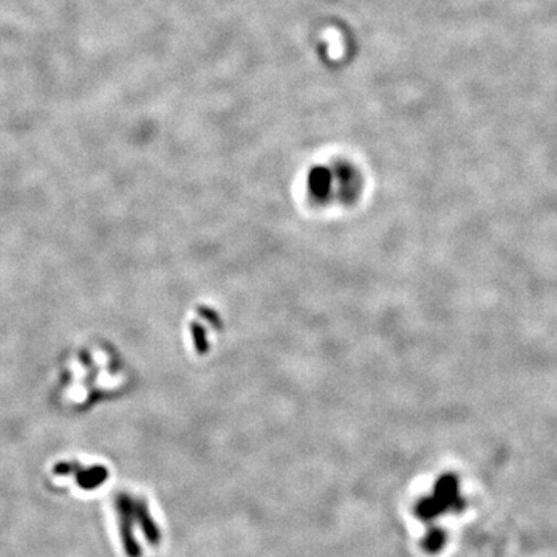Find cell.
Segmentation results:
<instances>
[{
    "instance_id": "obj_1",
    "label": "cell",
    "mask_w": 557,
    "mask_h": 557,
    "mask_svg": "<svg viewBox=\"0 0 557 557\" xmlns=\"http://www.w3.org/2000/svg\"><path fill=\"white\" fill-rule=\"evenodd\" d=\"M466 501L460 496L458 480L452 473H446L435 483L433 496L418 501L416 516L423 520H432L446 511L461 513Z\"/></svg>"
},
{
    "instance_id": "obj_2",
    "label": "cell",
    "mask_w": 557,
    "mask_h": 557,
    "mask_svg": "<svg viewBox=\"0 0 557 557\" xmlns=\"http://www.w3.org/2000/svg\"><path fill=\"white\" fill-rule=\"evenodd\" d=\"M107 473L104 469L95 468V469H89V471H81L78 472V485L84 489H93L99 486L102 481L106 480Z\"/></svg>"
},
{
    "instance_id": "obj_3",
    "label": "cell",
    "mask_w": 557,
    "mask_h": 557,
    "mask_svg": "<svg viewBox=\"0 0 557 557\" xmlns=\"http://www.w3.org/2000/svg\"><path fill=\"white\" fill-rule=\"evenodd\" d=\"M446 541H448V534H446L443 529L440 528H432L423 541V548L427 553H438L443 550V546L446 545Z\"/></svg>"
}]
</instances>
